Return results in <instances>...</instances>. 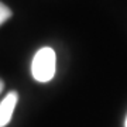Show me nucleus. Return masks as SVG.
Returning a JSON list of instances; mask_svg holds the SVG:
<instances>
[{"mask_svg": "<svg viewBox=\"0 0 127 127\" xmlns=\"http://www.w3.org/2000/svg\"><path fill=\"white\" fill-rule=\"evenodd\" d=\"M57 57L52 48L42 47L35 52L31 62V73L37 82L45 83L50 82L55 75Z\"/></svg>", "mask_w": 127, "mask_h": 127, "instance_id": "f257e3e1", "label": "nucleus"}, {"mask_svg": "<svg viewBox=\"0 0 127 127\" xmlns=\"http://www.w3.org/2000/svg\"><path fill=\"white\" fill-rule=\"evenodd\" d=\"M124 126H126V127H127V117H126V123H124Z\"/></svg>", "mask_w": 127, "mask_h": 127, "instance_id": "39448f33", "label": "nucleus"}, {"mask_svg": "<svg viewBox=\"0 0 127 127\" xmlns=\"http://www.w3.org/2000/svg\"><path fill=\"white\" fill-rule=\"evenodd\" d=\"M3 89H4V83H3V81L0 79V93L3 92Z\"/></svg>", "mask_w": 127, "mask_h": 127, "instance_id": "20e7f679", "label": "nucleus"}, {"mask_svg": "<svg viewBox=\"0 0 127 127\" xmlns=\"http://www.w3.org/2000/svg\"><path fill=\"white\" fill-rule=\"evenodd\" d=\"M17 100H18V95L16 92L7 93V96L1 100V103H0V127L7 126L9 122L11 120V114L16 109Z\"/></svg>", "mask_w": 127, "mask_h": 127, "instance_id": "f03ea898", "label": "nucleus"}, {"mask_svg": "<svg viewBox=\"0 0 127 127\" xmlns=\"http://www.w3.org/2000/svg\"><path fill=\"white\" fill-rule=\"evenodd\" d=\"M10 17H11V10H10L4 3L0 1V24H3L6 20H9Z\"/></svg>", "mask_w": 127, "mask_h": 127, "instance_id": "7ed1b4c3", "label": "nucleus"}]
</instances>
